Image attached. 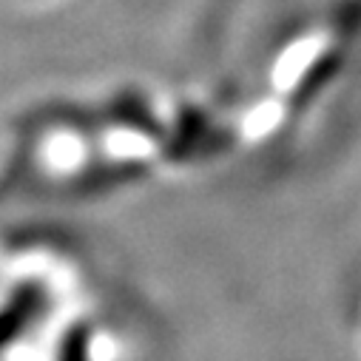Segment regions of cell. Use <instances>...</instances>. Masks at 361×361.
Listing matches in <instances>:
<instances>
[{
  "label": "cell",
  "instance_id": "1",
  "mask_svg": "<svg viewBox=\"0 0 361 361\" xmlns=\"http://www.w3.org/2000/svg\"><path fill=\"white\" fill-rule=\"evenodd\" d=\"M46 310V293L40 285H20L9 293L6 310H4V341L12 344L18 336H23Z\"/></svg>",
  "mask_w": 361,
  "mask_h": 361
},
{
  "label": "cell",
  "instance_id": "2",
  "mask_svg": "<svg viewBox=\"0 0 361 361\" xmlns=\"http://www.w3.org/2000/svg\"><path fill=\"white\" fill-rule=\"evenodd\" d=\"M145 176V165L142 162H106L100 168H92L80 176L77 188L80 191H106V188H114V185H126V183H134V179Z\"/></svg>",
  "mask_w": 361,
  "mask_h": 361
},
{
  "label": "cell",
  "instance_id": "3",
  "mask_svg": "<svg viewBox=\"0 0 361 361\" xmlns=\"http://www.w3.org/2000/svg\"><path fill=\"white\" fill-rule=\"evenodd\" d=\"M88 355H92V330L82 322L71 324L60 338L54 361H88Z\"/></svg>",
  "mask_w": 361,
  "mask_h": 361
}]
</instances>
